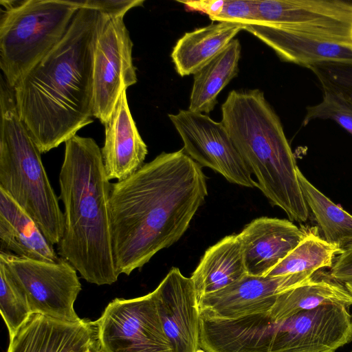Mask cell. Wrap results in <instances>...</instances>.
I'll list each match as a JSON object with an SVG mask.
<instances>
[{
    "mask_svg": "<svg viewBox=\"0 0 352 352\" xmlns=\"http://www.w3.org/2000/svg\"><path fill=\"white\" fill-rule=\"evenodd\" d=\"M208 195L201 167L183 149L162 152L111 185L114 263L129 275L185 233Z\"/></svg>",
    "mask_w": 352,
    "mask_h": 352,
    "instance_id": "6da1fadb",
    "label": "cell"
},
{
    "mask_svg": "<svg viewBox=\"0 0 352 352\" xmlns=\"http://www.w3.org/2000/svg\"><path fill=\"white\" fill-rule=\"evenodd\" d=\"M100 13L79 8L61 41L13 87L19 117L41 153L93 122V60Z\"/></svg>",
    "mask_w": 352,
    "mask_h": 352,
    "instance_id": "7a4b0ae2",
    "label": "cell"
},
{
    "mask_svg": "<svg viewBox=\"0 0 352 352\" xmlns=\"http://www.w3.org/2000/svg\"><path fill=\"white\" fill-rule=\"evenodd\" d=\"M58 181L64 230L58 254L86 281L114 283L119 274L112 247V184L106 175L101 148L93 138L76 134L65 142Z\"/></svg>",
    "mask_w": 352,
    "mask_h": 352,
    "instance_id": "3957f363",
    "label": "cell"
},
{
    "mask_svg": "<svg viewBox=\"0 0 352 352\" xmlns=\"http://www.w3.org/2000/svg\"><path fill=\"white\" fill-rule=\"evenodd\" d=\"M221 122L256 179L257 188L290 220L306 221L309 208L299 170L281 122L258 89L232 90L221 105Z\"/></svg>",
    "mask_w": 352,
    "mask_h": 352,
    "instance_id": "277c9868",
    "label": "cell"
},
{
    "mask_svg": "<svg viewBox=\"0 0 352 352\" xmlns=\"http://www.w3.org/2000/svg\"><path fill=\"white\" fill-rule=\"evenodd\" d=\"M0 188L58 245L64 230L63 212L43 164L38 148L21 121L13 88L0 82Z\"/></svg>",
    "mask_w": 352,
    "mask_h": 352,
    "instance_id": "5b68a950",
    "label": "cell"
},
{
    "mask_svg": "<svg viewBox=\"0 0 352 352\" xmlns=\"http://www.w3.org/2000/svg\"><path fill=\"white\" fill-rule=\"evenodd\" d=\"M0 3V67L13 88L61 41L79 8L71 0Z\"/></svg>",
    "mask_w": 352,
    "mask_h": 352,
    "instance_id": "8992f818",
    "label": "cell"
},
{
    "mask_svg": "<svg viewBox=\"0 0 352 352\" xmlns=\"http://www.w3.org/2000/svg\"><path fill=\"white\" fill-rule=\"evenodd\" d=\"M133 45L124 17L100 13L93 60V113L104 125L122 91L138 81Z\"/></svg>",
    "mask_w": 352,
    "mask_h": 352,
    "instance_id": "52a82bcc",
    "label": "cell"
},
{
    "mask_svg": "<svg viewBox=\"0 0 352 352\" xmlns=\"http://www.w3.org/2000/svg\"><path fill=\"white\" fill-rule=\"evenodd\" d=\"M0 262L23 286L32 314L72 322L82 320L74 309L81 284L69 262L63 258L58 262L41 261L3 251H0Z\"/></svg>",
    "mask_w": 352,
    "mask_h": 352,
    "instance_id": "ba28073f",
    "label": "cell"
},
{
    "mask_svg": "<svg viewBox=\"0 0 352 352\" xmlns=\"http://www.w3.org/2000/svg\"><path fill=\"white\" fill-rule=\"evenodd\" d=\"M96 324L102 352H172L152 292L113 300Z\"/></svg>",
    "mask_w": 352,
    "mask_h": 352,
    "instance_id": "9c48e42d",
    "label": "cell"
},
{
    "mask_svg": "<svg viewBox=\"0 0 352 352\" xmlns=\"http://www.w3.org/2000/svg\"><path fill=\"white\" fill-rule=\"evenodd\" d=\"M168 116L182 140V149L201 167L214 170L232 184L257 187L221 121L188 109Z\"/></svg>",
    "mask_w": 352,
    "mask_h": 352,
    "instance_id": "30bf717a",
    "label": "cell"
},
{
    "mask_svg": "<svg viewBox=\"0 0 352 352\" xmlns=\"http://www.w3.org/2000/svg\"><path fill=\"white\" fill-rule=\"evenodd\" d=\"M275 322L272 352H336L352 342V315L343 305H322Z\"/></svg>",
    "mask_w": 352,
    "mask_h": 352,
    "instance_id": "8fae6325",
    "label": "cell"
},
{
    "mask_svg": "<svg viewBox=\"0 0 352 352\" xmlns=\"http://www.w3.org/2000/svg\"><path fill=\"white\" fill-rule=\"evenodd\" d=\"M315 274L305 272L280 276L246 274L236 283L204 296L198 301L200 316L211 319L234 320L268 312L278 294L305 283Z\"/></svg>",
    "mask_w": 352,
    "mask_h": 352,
    "instance_id": "7c38bea8",
    "label": "cell"
},
{
    "mask_svg": "<svg viewBox=\"0 0 352 352\" xmlns=\"http://www.w3.org/2000/svg\"><path fill=\"white\" fill-rule=\"evenodd\" d=\"M152 294L172 352H203L201 316L191 278L173 267Z\"/></svg>",
    "mask_w": 352,
    "mask_h": 352,
    "instance_id": "4fadbf2b",
    "label": "cell"
},
{
    "mask_svg": "<svg viewBox=\"0 0 352 352\" xmlns=\"http://www.w3.org/2000/svg\"><path fill=\"white\" fill-rule=\"evenodd\" d=\"M100 349L96 321H63L32 314L7 352H89Z\"/></svg>",
    "mask_w": 352,
    "mask_h": 352,
    "instance_id": "5bb4252c",
    "label": "cell"
},
{
    "mask_svg": "<svg viewBox=\"0 0 352 352\" xmlns=\"http://www.w3.org/2000/svg\"><path fill=\"white\" fill-rule=\"evenodd\" d=\"M306 231L292 221L259 217L238 234L247 274L266 276L302 241Z\"/></svg>",
    "mask_w": 352,
    "mask_h": 352,
    "instance_id": "9a60e30c",
    "label": "cell"
},
{
    "mask_svg": "<svg viewBox=\"0 0 352 352\" xmlns=\"http://www.w3.org/2000/svg\"><path fill=\"white\" fill-rule=\"evenodd\" d=\"M244 30L285 62L305 67L321 63L352 62V45L261 22L244 25Z\"/></svg>",
    "mask_w": 352,
    "mask_h": 352,
    "instance_id": "2e32d148",
    "label": "cell"
},
{
    "mask_svg": "<svg viewBox=\"0 0 352 352\" xmlns=\"http://www.w3.org/2000/svg\"><path fill=\"white\" fill-rule=\"evenodd\" d=\"M104 126L105 138L101 153L106 175L109 180L122 181L144 164L148 154L147 146L129 109L126 90L122 91Z\"/></svg>",
    "mask_w": 352,
    "mask_h": 352,
    "instance_id": "e0dca14e",
    "label": "cell"
},
{
    "mask_svg": "<svg viewBox=\"0 0 352 352\" xmlns=\"http://www.w3.org/2000/svg\"><path fill=\"white\" fill-rule=\"evenodd\" d=\"M1 251L26 258L58 262L60 258L34 219L0 188Z\"/></svg>",
    "mask_w": 352,
    "mask_h": 352,
    "instance_id": "ac0fdd59",
    "label": "cell"
},
{
    "mask_svg": "<svg viewBox=\"0 0 352 352\" xmlns=\"http://www.w3.org/2000/svg\"><path fill=\"white\" fill-rule=\"evenodd\" d=\"M246 274L241 243L238 234H231L205 252L190 278L199 301L204 296L222 289Z\"/></svg>",
    "mask_w": 352,
    "mask_h": 352,
    "instance_id": "d6986e66",
    "label": "cell"
},
{
    "mask_svg": "<svg viewBox=\"0 0 352 352\" xmlns=\"http://www.w3.org/2000/svg\"><path fill=\"white\" fill-rule=\"evenodd\" d=\"M243 30L241 24L217 22L186 32L177 40L170 54L177 73L182 77L194 75Z\"/></svg>",
    "mask_w": 352,
    "mask_h": 352,
    "instance_id": "ffe728a7",
    "label": "cell"
},
{
    "mask_svg": "<svg viewBox=\"0 0 352 352\" xmlns=\"http://www.w3.org/2000/svg\"><path fill=\"white\" fill-rule=\"evenodd\" d=\"M352 305V294L330 274L316 272L309 280L278 295L267 312L274 321L287 318L298 312L328 305Z\"/></svg>",
    "mask_w": 352,
    "mask_h": 352,
    "instance_id": "44dd1931",
    "label": "cell"
},
{
    "mask_svg": "<svg viewBox=\"0 0 352 352\" xmlns=\"http://www.w3.org/2000/svg\"><path fill=\"white\" fill-rule=\"evenodd\" d=\"M241 47L234 38L211 61L193 76L188 110L195 113H210L217 104L219 93L239 74Z\"/></svg>",
    "mask_w": 352,
    "mask_h": 352,
    "instance_id": "7402d4cb",
    "label": "cell"
},
{
    "mask_svg": "<svg viewBox=\"0 0 352 352\" xmlns=\"http://www.w3.org/2000/svg\"><path fill=\"white\" fill-rule=\"evenodd\" d=\"M298 179L303 198L314 214L324 239L343 250L352 244V215L317 189L300 169Z\"/></svg>",
    "mask_w": 352,
    "mask_h": 352,
    "instance_id": "603a6c76",
    "label": "cell"
},
{
    "mask_svg": "<svg viewBox=\"0 0 352 352\" xmlns=\"http://www.w3.org/2000/svg\"><path fill=\"white\" fill-rule=\"evenodd\" d=\"M344 250L329 243L315 230H310L298 245L292 250L266 276H280L298 273L315 274L331 267L336 256Z\"/></svg>",
    "mask_w": 352,
    "mask_h": 352,
    "instance_id": "cb8c5ba5",
    "label": "cell"
},
{
    "mask_svg": "<svg viewBox=\"0 0 352 352\" xmlns=\"http://www.w3.org/2000/svg\"><path fill=\"white\" fill-rule=\"evenodd\" d=\"M0 309L8 329L10 340L32 314L23 286L1 262Z\"/></svg>",
    "mask_w": 352,
    "mask_h": 352,
    "instance_id": "d4e9b609",
    "label": "cell"
},
{
    "mask_svg": "<svg viewBox=\"0 0 352 352\" xmlns=\"http://www.w3.org/2000/svg\"><path fill=\"white\" fill-rule=\"evenodd\" d=\"M322 100L307 107L302 125L316 119L331 120L352 135V102L340 94L322 90Z\"/></svg>",
    "mask_w": 352,
    "mask_h": 352,
    "instance_id": "484cf974",
    "label": "cell"
},
{
    "mask_svg": "<svg viewBox=\"0 0 352 352\" xmlns=\"http://www.w3.org/2000/svg\"><path fill=\"white\" fill-rule=\"evenodd\" d=\"M214 22H227L243 25L257 20L256 0H224L220 13L211 19Z\"/></svg>",
    "mask_w": 352,
    "mask_h": 352,
    "instance_id": "4316f807",
    "label": "cell"
},
{
    "mask_svg": "<svg viewBox=\"0 0 352 352\" xmlns=\"http://www.w3.org/2000/svg\"><path fill=\"white\" fill-rule=\"evenodd\" d=\"M78 8L95 10L99 13L111 16H122L131 9L142 6V0H71Z\"/></svg>",
    "mask_w": 352,
    "mask_h": 352,
    "instance_id": "83f0119b",
    "label": "cell"
},
{
    "mask_svg": "<svg viewBox=\"0 0 352 352\" xmlns=\"http://www.w3.org/2000/svg\"><path fill=\"white\" fill-rule=\"evenodd\" d=\"M329 274L343 284L352 294V244L346 248L336 258Z\"/></svg>",
    "mask_w": 352,
    "mask_h": 352,
    "instance_id": "f1b7e54d",
    "label": "cell"
},
{
    "mask_svg": "<svg viewBox=\"0 0 352 352\" xmlns=\"http://www.w3.org/2000/svg\"><path fill=\"white\" fill-rule=\"evenodd\" d=\"M179 2L183 3L188 10L206 14L211 19L220 13L224 0L183 1Z\"/></svg>",
    "mask_w": 352,
    "mask_h": 352,
    "instance_id": "f546056e",
    "label": "cell"
},
{
    "mask_svg": "<svg viewBox=\"0 0 352 352\" xmlns=\"http://www.w3.org/2000/svg\"><path fill=\"white\" fill-rule=\"evenodd\" d=\"M89 352H102L100 350H98V351H89Z\"/></svg>",
    "mask_w": 352,
    "mask_h": 352,
    "instance_id": "4dcf8cb0",
    "label": "cell"
},
{
    "mask_svg": "<svg viewBox=\"0 0 352 352\" xmlns=\"http://www.w3.org/2000/svg\"><path fill=\"white\" fill-rule=\"evenodd\" d=\"M350 352H352V350Z\"/></svg>",
    "mask_w": 352,
    "mask_h": 352,
    "instance_id": "1f68e13d",
    "label": "cell"
}]
</instances>
